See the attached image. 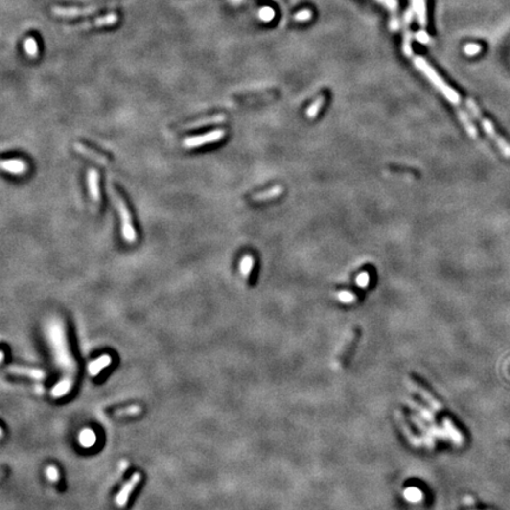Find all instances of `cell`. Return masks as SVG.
<instances>
[{"mask_svg": "<svg viewBox=\"0 0 510 510\" xmlns=\"http://www.w3.org/2000/svg\"><path fill=\"white\" fill-rule=\"evenodd\" d=\"M411 58L418 70L422 71V72L428 77L429 81L444 94V97H445L451 104H454L456 109H461V96L458 94L457 91L455 90V89H452L450 85L446 84V83L443 81L442 77L437 73V71L435 70L425 59L422 58V57L412 56Z\"/></svg>", "mask_w": 510, "mask_h": 510, "instance_id": "6da1fadb", "label": "cell"}, {"mask_svg": "<svg viewBox=\"0 0 510 510\" xmlns=\"http://www.w3.org/2000/svg\"><path fill=\"white\" fill-rule=\"evenodd\" d=\"M111 195H113V200L116 205L117 210H118L119 219H121L122 237L125 242L135 243L137 240V233L133 222V217H131L130 209H129L124 197L118 193V190H116V188L111 189Z\"/></svg>", "mask_w": 510, "mask_h": 510, "instance_id": "7a4b0ae2", "label": "cell"}, {"mask_svg": "<svg viewBox=\"0 0 510 510\" xmlns=\"http://www.w3.org/2000/svg\"><path fill=\"white\" fill-rule=\"evenodd\" d=\"M465 104H466V107H468L472 116H474L475 118H476L477 121L481 123V125H482V128L484 129V131H486L487 135H488L490 139L495 142V144H496L498 149H500L501 153H502L506 157H509L510 159V144L503 139L502 136H500V135L497 134L494 124H492V123L490 122L487 117L483 116V114L481 113L480 108H478V105L475 103V101H472L471 98H466Z\"/></svg>", "mask_w": 510, "mask_h": 510, "instance_id": "3957f363", "label": "cell"}, {"mask_svg": "<svg viewBox=\"0 0 510 510\" xmlns=\"http://www.w3.org/2000/svg\"><path fill=\"white\" fill-rule=\"evenodd\" d=\"M359 338H360L359 328H353L348 334V337L345 338V340H344L342 346H340L339 351H338V353L336 356V360H334V365H336L337 369H343L344 366L346 365L348 358L351 357L352 352H353L354 348H356Z\"/></svg>", "mask_w": 510, "mask_h": 510, "instance_id": "277c9868", "label": "cell"}, {"mask_svg": "<svg viewBox=\"0 0 510 510\" xmlns=\"http://www.w3.org/2000/svg\"><path fill=\"white\" fill-rule=\"evenodd\" d=\"M226 134L227 133H226L225 129H216V130L209 131L207 134L199 135V136L187 137V139H183L182 145L185 149H195L207 144H213V143H216L225 139Z\"/></svg>", "mask_w": 510, "mask_h": 510, "instance_id": "5b68a950", "label": "cell"}, {"mask_svg": "<svg viewBox=\"0 0 510 510\" xmlns=\"http://www.w3.org/2000/svg\"><path fill=\"white\" fill-rule=\"evenodd\" d=\"M408 382L410 384V386H411V389L415 390V391H416L417 394H419V396L422 397L426 403H428L429 406H431V408L436 410V411H440V410H442L443 406H442V404H440V400H438L437 398L435 397L434 394H432L428 389L424 388L423 384H420L419 382H418L416 378L409 377Z\"/></svg>", "mask_w": 510, "mask_h": 510, "instance_id": "8992f818", "label": "cell"}, {"mask_svg": "<svg viewBox=\"0 0 510 510\" xmlns=\"http://www.w3.org/2000/svg\"><path fill=\"white\" fill-rule=\"evenodd\" d=\"M73 148H74V150L77 151V153H79L81 155H83V156H85V157H87V159L93 160V162H97V163H98V164H102V165H109V164H110V160H109L108 156H105V155L98 153V151L93 150V149H91L90 147H88V145L83 144V143H81V142L74 143Z\"/></svg>", "mask_w": 510, "mask_h": 510, "instance_id": "52a82bcc", "label": "cell"}, {"mask_svg": "<svg viewBox=\"0 0 510 510\" xmlns=\"http://www.w3.org/2000/svg\"><path fill=\"white\" fill-rule=\"evenodd\" d=\"M1 169L6 173L16 175V176H23V175L27 174L30 167H28L27 162L22 159H8L2 160Z\"/></svg>", "mask_w": 510, "mask_h": 510, "instance_id": "ba28073f", "label": "cell"}, {"mask_svg": "<svg viewBox=\"0 0 510 510\" xmlns=\"http://www.w3.org/2000/svg\"><path fill=\"white\" fill-rule=\"evenodd\" d=\"M226 119H227L226 115L219 114V115H214V116L205 117V118L195 119V121H193V122H188V123H185V124L181 125V127H179V129H180V130H185V129L200 128V127H205V125L220 124V123L225 122Z\"/></svg>", "mask_w": 510, "mask_h": 510, "instance_id": "9c48e42d", "label": "cell"}, {"mask_svg": "<svg viewBox=\"0 0 510 510\" xmlns=\"http://www.w3.org/2000/svg\"><path fill=\"white\" fill-rule=\"evenodd\" d=\"M88 185L89 191H90L93 201L96 205H99L101 202V189H99V174L98 171L91 169L88 174Z\"/></svg>", "mask_w": 510, "mask_h": 510, "instance_id": "30bf717a", "label": "cell"}, {"mask_svg": "<svg viewBox=\"0 0 510 510\" xmlns=\"http://www.w3.org/2000/svg\"><path fill=\"white\" fill-rule=\"evenodd\" d=\"M283 188L282 185H277L274 187L267 189V190L261 191V193H257L253 195L251 197V202H265V201H271V200L277 199L280 195H282Z\"/></svg>", "mask_w": 510, "mask_h": 510, "instance_id": "8fae6325", "label": "cell"}, {"mask_svg": "<svg viewBox=\"0 0 510 510\" xmlns=\"http://www.w3.org/2000/svg\"><path fill=\"white\" fill-rule=\"evenodd\" d=\"M412 18V12L409 11L405 14V22H404V42H403V50L404 53L408 57H412V48H411V32H410V22Z\"/></svg>", "mask_w": 510, "mask_h": 510, "instance_id": "7c38bea8", "label": "cell"}, {"mask_svg": "<svg viewBox=\"0 0 510 510\" xmlns=\"http://www.w3.org/2000/svg\"><path fill=\"white\" fill-rule=\"evenodd\" d=\"M255 265V259L252 254H246L243 255L241 261H240V272H241L242 277L245 278V280H249L251 278L252 271H253Z\"/></svg>", "mask_w": 510, "mask_h": 510, "instance_id": "4fadbf2b", "label": "cell"}, {"mask_svg": "<svg viewBox=\"0 0 510 510\" xmlns=\"http://www.w3.org/2000/svg\"><path fill=\"white\" fill-rule=\"evenodd\" d=\"M325 102H326V96L325 94H320L316 101L309 105L307 110H306V117L309 119L316 118V117L318 116V114H319V111L323 109Z\"/></svg>", "mask_w": 510, "mask_h": 510, "instance_id": "5bb4252c", "label": "cell"}, {"mask_svg": "<svg viewBox=\"0 0 510 510\" xmlns=\"http://www.w3.org/2000/svg\"><path fill=\"white\" fill-rule=\"evenodd\" d=\"M415 8H416V13L418 17V22L422 25V27L426 26V16H425V4H424V0H414Z\"/></svg>", "mask_w": 510, "mask_h": 510, "instance_id": "9a60e30c", "label": "cell"}, {"mask_svg": "<svg viewBox=\"0 0 510 510\" xmlns=\"http://www.w3.org/2000/svg\"><path fill=\"white\" fill-rule=\"evenodd\" d=\"M445 428H446V430H448V434L452 437V440H456L457 443L463 442L462 434H461L460 430L455 426V424H452L450 420H445Z\"/></svg>", "mask_w": 510, "mask_h": 510, "instance_id": "2e32d148", "label": "cell"}, {"mask_svg": "<svg viewBox=\"0 0 510 510\" xmlns=\"http://www.w3.org/2000/svg\"><path fill=\"white\" fill-rule=\"evenodd\" d=\"M336 298L338 300H340V301L345 302V303H351L353 301H356L357 297L356 294L352 293V292H348V291H340V292H337L336 294Z\"/></svg>", "mask_w": 510, "mask_h": 510, "instance_id": "e0dca14e", "label": "cell"}, {"mask_svg": "<svg viewBox=\"0 0 510 510\" xmlns=\"http://www.w3.org/2000/svg\"><path fill=\"white\" fill-rule=\"evenodd\" d=\"M370 280H371V277H370L369 272H366V271L362 272V273L358 274V277H357V280H356L357 286L360 288L369 287Z\"/></svg>", "mask_w": 510, "mask_h": 510, "instance_id": "ac0fdd59", "label": "cell"}, {"mask_svg": "<svg viewBox=\"0 0 510 510\" xmlns=\"http://www.w3.org/2000/svg\"><path fill=\"white\" fill-rule=\"evenodd\" d=\"M481 50H482V47L478 44H468L464 47V52L468 54V56H475V54L480 53Z\"/></svg>", "mask_w": 510, "mask_h": 510, "instance_id": "d6986e66", "label": "cell"}, {"mask_svg": "<svg viewBox=\"0 0 510 510\" xmlns=\"http://www.w3.org/2000/svg\"><path fill=\"white\" fill-rule=\"evenodd\" d=\"M376 1L383 4L384 6L390 8L391 11H396V8L398 7V0H376Z\"/></svg>", "mask_w": 510, "mask_h": 510, "instance_id": "ffe728a7", "label": "cell"}, {"mask_svg": "<svg viewBox=\"0 0 510 510\" xmlns=\"http://www.w3.org/2000/svg\"><path fill=\"white\" fill-rule=\"evenodd\" d=\"M311 16H312L311 11L305 10V11H302V12L298 13L297 16H296V19H297V21H307V19H308L309 17H311Z\"/></svg>", "mask_w": 510, "mask_h": 510, "instance_id": "44dd1931", "label": "cell"}, {"mask_svg": "<svg viewBox=\"0 0 510 510\" xmlns=\"http://www.w3.org/2000/svg\"><path fill=\"white\" fill-rule=\"evenodd\" d=\"M416 37H417L418 41L422 42V43H428L429 42V36H428V34H426V32L424 30L419 31V32L417 33Z\"/></svg>", "mask_w": 510, "mask_h": 510, "instance_id": "7402d4cb", "label": "cell"}]
</instances>
